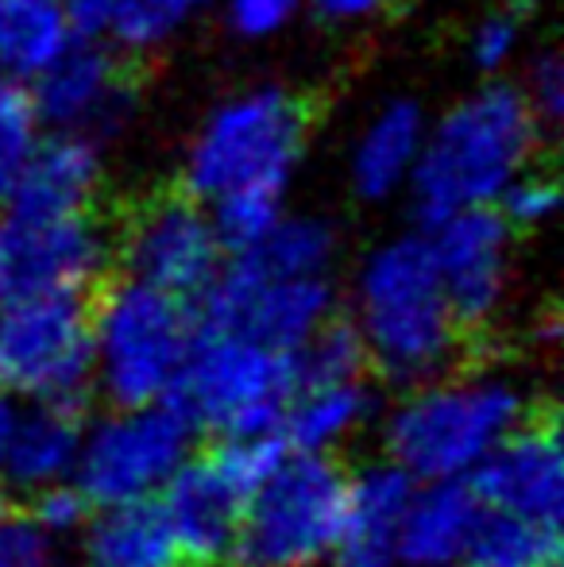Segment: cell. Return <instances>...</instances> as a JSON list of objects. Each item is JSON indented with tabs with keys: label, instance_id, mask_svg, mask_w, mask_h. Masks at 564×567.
<instances>
[{
	"label": "cell",
	"instance_id": "6da1fadb",
	"mask_svg": "<svg viewBox=\"0 0 564 567\" xmlns=\"http://www.w3.org/2000/svg\"><path fill=\"white\" fill-rule=\"evenodd\" d=\"M542 135L545 124L514 82L488 78L468 90L425 124L422 158L407 189L418 217L429 225L449 213L495 205L511 178L534 166Z\"/></svg>",
	"mask_w": 564,
	"mask_h": 567
},
{
	"label": "cell",
	"instance_id": "7a4b0ae2",
	"mask_svg": "<svg viewBox=\"0 0 564 567\" xmlns=\"http://www.w3.org/2000/svg\"><path fill=\"white\" fill-rule=\"evenodd\" d=\"M352 329L368 367L394 386H414L452 371L464 340L425 236H387L360 259L352 278Z\"/></svg>",
	"mask_w": 564,
	"mask_h": 567
},
{
	"label": "cell",
	"instance_id": "3957f363",
	"mask_svg": "<svg viewBox=\"0 0 564 567\" xmlns=\"http://www.w3.org/2000/svg\"><path fill=\"white\" fill-rule=\"evenodd\" d=\"M314 116L294 90L256 82L225 93L182 147V186L202 205L252 197L286 205L309 147Z\"/></svg>",
	"mask_w": 564,
	"mask_h": 567
},
{
	"label": "cell",
	"instance_id": "277c9868",
	"mask_svg": "<svg viewBox=\"0 0 564 567\" xmlns=\"http://www.w3.org/2000/svg\"><path fill=\"white\" fill-rule=\"evenodd\" d=\"M402 390L407 394L383 417V449L418 483L468 478L530 417L526 390L506 371H444Z\"/></svg>",
	"mask_w": 564,
	"mask_h": 567
},
{
	"label": "cell",
	"instance_id": "5b68a950",
	"mask_svg": "<svg viewBox=\"0 0 564 567\" xmlns=\"http://www.w3.org/2000/svg\"><path fill=\"white\" fill-rule=\"evenodd\" d=\"M197 340V313L186 298L121 278L90 309L93 390L109 405L166 402Z\"/></svg>",
	"mask_w": 564,
	"mask_h": 567
},
{
	"label": "cell",
	"instance_id": "8992f818",
	"mask_svg": "<svg viewBox=\"0 0 564 567\" xmlns=\"http://www.w3.org/2000/svg\"><path fill=\"white\" fill-rule=\"evenodd\" d=\"M348 502V471L332 455L290 452L252 491L236 533V567L329 564Z\"/></svg>",
	"mask_w": 564,
	"mask_h": 567
},
{
	"label": "cell",
	"instance_id": "52a82bcc",
	"mask_svg": "<svg viewBox=\"0 0 564 567\" xmlns=\"http://www.w3.org/2000/svg\"><path fill=\"white\" fill-rule=\"evenodd\" d=\"M290 390V351L197 324V340L166 402L205 433H271L279 429Z\"/></svg>",
	"mask_w": 564,
	"mask_h": 567
},
{
	"label": "cell",
	"instance_id": "ba28073f",
	"mask_svg": "<svg viewBox=\"0 0 564 567\" xmlns=\"http://www.w3.org/2000/svg\"><path fill=\"white\" fill-rule=\"evenodd\" d=\"M197 429L174 402L113 405L105 417L85 421L74 483L93 509L158 498L166 478L194 455Z\"/></svg>",
	"mask_w": 564,
	"mask_h": 567
},
{
	"label": "cell",
	"instance_id": "9c48e42d",
	"mask_svg": "<svg viewBox=\"0 0 564 567\" xmlns=\"http://www.w3.org/2000/svg\"><path fill=\"white\" fill-rule=\"evenodd\" d=\"M0 386L23 402H85L93 343L82 298L59 293L0 306Z\"/></svg>",
	"mask_w": 564,
	"mask_h": 567
},
{
	"label": "cell",
	"instance_id": "30bf717a",
	"mask_svg": "<svg viewBox=\"0 0 564 567\" xmlns=\"http://www.w3.org/2000/svg\"><path fill=\"white\" fill-rule=\"evenodd\" d=\"M197 324L294 351L309 332L337 317L332 275H283L236 251L202 293Z\"/></svg>",
	"mask_w": 564,
	"mask_h": 567
},
{
	"label": "cell",
	"instance_id": "8fae6325",
	"mask_svg": "<svg viewBox=\"0 0 564 567\" xmlns=\"http://www.w3.org/2000/svg\"><path fill=\"white\" fill-rule=\"evenodd\" d=\"M113 236L85 213L12 209L0 220V306L20 298H85L109 275Z\"/></svg>",
	"mask_w": 564,
	"mask_h": 567
},
{
	"label": "cell",
	"instance_id": "7c38bea8",
	"mask_svg": "<svg viewBox=\"0 0 564 567\" xmlns=\"http://www.w3.org/2000/svg\"><path fill=\"white\" fill-rule=\"evenodd\" d=\"M124 267L132 278L174 298H202L217 270L225 267V244L213 225L209 205L189 194H166L143 202L121 231Z\"/></svg>",
	"mask_w": 564,
	"mask_h": 567
},
{
	"label": "cell",
	"instance_id": "4fadbf2b",
	"mask_svg": "<svg viewBox=\"0 0 564 567\" xmlns=\"http://www.w3.org/2000/svg\"><path fill=\"white\" fill-rule=\"evenodd\" d=\"M425 244L452 313L464 329H488L514 286V228L488 209H460L425 225Z\"/></svg>",
	"mask_w": 564,
	"mask_h": 567
},
{
	"label": "cell",
	"instance_id": "5bb4252c",
	"mask_svg": "<svg viewBox=\"0 0 564 567\" xmlns=\"http://www.w3.org/2000/svg\"><path fill=\"white\" fill-rule=\"evenodd\" d=\"M31 85L39 120L59 132H85L101 140L124 132L136 116V85L124 74L116 51L98 39H74Z\"/></svg>",
	"mask_w": 564,
	"mask_h": 567
},
{
	"label": "cell",
	"instance_id": "9a60e30c",
	"mask_svg": "<svg viewBox=\"0 0 564 567\" xmlns=\"http://www.w3.org/2000/svg\"><path fill=\"white\" fill-rule=\"evenodd\" d=\"M468 483L488 509H511V514L561 522L564 444L557 421L530 413L519 429H511L495 449L483 455L480 467L468 475Z\"/></svg>",
	"mask_w": 564,
	"mask_h": 567
},
{
	"label": "cell",
	"instance_id": "2e32d148",
	"mask_svg": "<svg viewBox=\"0 0 564 567\" xmlns=\"http://www.w3.org/2000/svg\"><path fill=\"white\" fill-rule=\"evenodd\" d=\"M252 491L236 483L213 452L189 455L158 491L166 522L174 529L182 556L189 567H217L233 560L236 533L244 522Z\"/></svg>",
	"mask_w": 564,
	"mask_h": 567
},
{
	"label": "cell",
	"instance_id": "e0dca14e",
	"mask_svg": "<svg viewBox=\"0 0 564 567\" xmlns=\"http://www.w3.org/2000/svg\"><path fill=\"white\" fill-rule=\"evenodd\" d=\"M429 116L414 97H387L356 124L345 151L348 189L363 205H387L410 189Z\"/></svg>",
	"mask_w": 564,
	"mask_h": 567
},
{
	"label": "cell",
	"instance_id": "ac0fdd59",
	"mask_svg": "<svg viewBox=\"0 0 564 567\" xmlns=\"http://www.w3.org/2000/svg\"><path fill=\"white\" fill-rule=\"evenodd\" d=\"M418 478L394 460H376L348 475L340 537L329 553L332 567H402L399 533Z\"/></svg>",
	"mask_w": 564,
	"mask_h": 567
},
{
	"label": "cell",
	"instance_id": "d6986e66",
	"mask_svg": "<svg viewBox=\"0 0 564 567\" xmlns=\"http://www.w3.org/2000/svg\"><path fill=\"white\" fill-rule=\"evenodd\" d=\"M105 182V151L98 135L59 132L39 135L8 205L31 213H85Z\"/></svg>",
	"mask_w": 564,
	"mask_h": 567
},
{
	"label": "cell",
	"instance_id": "ffe728a7",
	"mask_svg": "<svg viewBox=\"0 0 564 567\" xmlns=\"http://www.w3.org/2000/svg\"><path fill=\"white\" fill-rule=\"evenodd\" d=\"M483 514L480 494L468 478H429L410 494L402 514V567H449L468 560L475 522Z\"/></svg>",
	"mask_w": 564,
	"mask_h": 567
},
{
	"label": "cell",
	"instance_id": "44dd1931",
	"mask_svg": "<svg viewBox=\"0 0 564 567\" xmlns=\"http://www.w3.org/2000/svg\"><path fill=\"white\" fill-rule=\"evenodd\" d=\"M85 433V402H23L20 425L0 455L8 491L31 494L74 475Z\"/></svg>",
	"mask_w": 564,
	"mask_h": 567
},
{
	"label": "cell",
	"instance_id": "7402d4cb",
	"mask_svg": "<svg viewBox=\"0 0 564 567\" xmlns=\"http://www.w3.org/2000/svg\"><path fill=\"white\" fill-rule=\"evenodd\" d=\"M371 413H376V394L363 379L294 382L279 433L290 452L332 455L368 429Z\"/></svg>",
	"mask_w": 564,
	"mask_h": 567
},
{
	"label": "cell",
	"instance_id": "603a6c76",
	"mask_svg": "<svg viewBox=\"0 0 564 567\" xmlns=\"http://www.w3.org/2000/svg\"><path fill=\"white\" fill-rule=\"evenodd\" d=\"M82 548L90 567H189L155 498L93 509Z\"/></svg>",
	"mask_w": 564,
	"mask_h": 567
},
{
	"label": "cell",
	"instance_id": "cb8c5ba5",
	"mask_svg": "<svg viewBox=\"0 0 564 567\" xmlns=\"http://www.w3.org/2000/svg\"><path fill=\"white\" fill-rule=\"evenodd\" d=\"M74 31L116 54H158L194 20L202 0H62Z\"/></svg>",
	"mask_w": 564,
	"mask_h": 567
},
{
	"label": "cell",
	"instance_id": "d4e9b609",
	"mask_svg": "<svg viewBox=\"0 0 564 567\" xmlns=\"http://www.w3.org/2000/svg\"><path fill=\"white\" fill-rule=\"evenodd\" d=\"M74 39L62 0H0V78L31 85Z\"/></svg>",
	"mask_w": 564,
	"mask_h": 567
},
{
	"label": "cell",
	"instance_id": "484cf974",
	"mask_svg": "<svg viewBox=\"0 0 564 567\" xmlns=\"http://www.w3.org/2000/svg\"><path fill=\"white\" fill-rule=\"evenodd\" d=\"M561 522L483 506L468 560L472 567H561Z\"/></svg>",
	"mask_w": 564,
	"mask_h": 567
},
{
	"label": "cell",
	"instance_id": "4316f807",
	"mask_svg": "<svg viewBox=\"0 0 564 567\" xmlns=\"http://www.w3.org/2000/svg\"><path fill=\"white\" fill-rule=\"evenodd\" d=\"M236 255V251H233ZM256 262L283 275H332L340 255L337 228L317 213H286L252 247H244Z\"/></svg>",
	"mask_w": 564,
	"mask_h": 567
},
{
	"label": "cell",
	"instance_id": "83f0119b",
	"mask_svg": "<svg viewBox=\"0 0 564 567\" xmlns=\"http://www.w3.org/2000/svg\"><path fill=\"white\" fill-rule=\"evenodd\" d=\"M294 382H340V379H363L368 371V351H363L360 332L352 321H329L317 332H309L298 348L290 351Z\"/></svg>",
	"mask_w": 564,
	"mask_h": 567
},
{
	"label": "cell",
	"instance_id": "f1b7e54d",
	"mask_svg": "<svg viewBox=\"0 0 564 567\" xmlns=\"http://www.w3.org/2000/svg\"><path fill=\"white\" fill-rule=\"evenodd\" d=\"M43 135V120L31 101V90L12 78H0V202L8 205L31 151Z\"/></svg>",
	"mask_w": 564,
	"mask_h": 567
},
{
	"label": "cell",
	"instance_id": "f546056e",
	"mask_svg": "<svg viewBox=\"0 0 564 567\" xmlns=\"http://www.w3.org/2000/svg\"><path fill=\"white\" fill-rule=\"evenodd\" d=\"M522 51H526V20L511 8H491L480 20L468 28L464 39V59L475 74L483 78H499L511 66L522 62Z\"/></svg>",
	"mask_w": 564,
	"mask_h": 567
},
{
	"label": "cell",
	"instance_id": "4dcf8cb0",
	"mask_svg": "<svg viewBox=\"0 0 564 567\" xmlns=\"http://www.w3.org/2000/svg\"><path fill=\"white\" fill-rule=\"evenodd\" d=\"M28 522L43 533L47 540H66V537H82L85 522L93 517V502L85 498V491L74 478H59V483H47L39 491L28 494Z\"/></svg>",
	"mask_w": 564,
	"mask_h": 567
},
{
	"label": "cell",
	"instance_id": "1f68e13d",
	"mask_svg": "<svg viewBox=\"0 0 564 567\" xmlns=\"http://www.w3.org/2000/svg\"><path fill=\"white\" fill-rule=\"evenodd\" d=\"M495 209L511 228H526V231L545 228L561 209L557 178L537 171V166H526V171H522L519 178H511V186L499 194Z\"/></svg>",
	"mask_w": 564,
	"mask_h": 567
},
{
	"label": "cell",
	"instance_id": "d6a6232c",
	"mask_svg": "<svg viewBox=\"0 0 564 567\" xmlns=\"http://www.w3.org/2000/svg\"><path fill=\"white\" fill-rule=\"evenodd\" d=\"M306 12V0H221V20L240 43H271Z\"/></svg>",
	"mask_w": 564,
	"mask_h": 567
},
{
	"label": "cell",
	"instance_id": "836d02e7",
	"mask_svg": "<svg viewBox=\"0 0 564 567\" xmlns=\"http://www.w3.org/2000/svg\"><path fill=\"white\" fill-rule=\"evenodd\" d=\"M519 93L545 127H553L564 116V62L553 47L534 51L522 62Z\"/></svg>",
	"mask_w": 564,
	"mask_h": 567
},
{
	"label": "cell",
	"instance_id": "e575fe53",
	"mask_svg": "<svg viewBox=\"0 0 564 567\" xmlns=\"http://www.w3.org/2000/svg\"><path fill=\"white\" fill-rule=\"evenodd\" d=\"M0 567H54V545L20 514L0 517Z\"/></svg>",
	"mask_w": 564,
	"mask_h": 567
},
{
	"label": "cell",
	"instance_id": "d590c367",
	"mask_svg": "<svg viewBox=\"0 0 564 567\" xmlns=\"http://www.w3.org/2000/svg\"><path fill=\"white\" fill-rule=\"evenodd\" d=\"M394 0H306V12H314L325 28H363V23L387 16Z\"/></svg>",
	"mask_w": 564,
	"mask_h": 567
},
{
	"label": "cell",
	"instance_id": "8d00e7d4",
	"mask_svg": "<svg viewBox=\"0 0 564 567\" xmlns=\"http://www.w3.org/2000/svg\"><path fill=\"white\" fill-rule=\"evenodd\" d=\"M20 413H23V398H16L8 386H0V455H4L8 441H12L16 425H20Z\"/></svg>",
	"mask_w": 564,
	"mask_h": 567
},
{
	"label": "cell",
	"instance_id": "74e56055",
	"mask_svg": "<svg viewBox=\"0 0 564 567\" xmlns=\"http://www.w3.org/2000/svg\"><path fill=\"white\" fill-rule=\"evenodd\" d=\"M542 4H545V0H503V8L519 12L522 20H526V16H534V12H542Z\"/></svg>",
	"mask_w": 564,
	"mask_h": 567
},
{
	"label": "cell",
	"instance_id": "f35d334b",
	"mask_svg": "<svg viewBox=\"0 0 564 567\" xmlns=\"http://www.w3.org/2000/svg\"><path fill=\"white\" fill-rule=\"evenodd\" d=\"M8 498H12V491H8V486H4V478H0V517H4V514H12V509H8Z\"/></svg>",
	"mask_w": 564,
	"mask_h": 567
},
{
	"label": "cell",
	"instance_id": "ab89813d",
	"mask_svg": "<svg viewBox=\"0 0 564 567\" xmlns=\"http://www.w3.org/2000/svg\"><path fill=\"white\" fill-rule=\"evenodd\" d=\"M449 567H472V564H449Z\"/></svg>",
	"mask_w": 564,
	"mask_h": 567
},
{
	"label": "cell",
	"instance_id": "60d3db41",
	"mask_svg": "<svg viewBox=\"0 0 564 567\" xmlns=\"http://www.w3.org/2000/svg\"><path fill=\"white\" fill-rule=\"evenodd\" d=\"M82 567H90V564H82Z\"/></svg>",
	"mask_w": 564,
	"mask_h": 567
},
{
	"label": "cell",
	"instance_id": "b9f144b4",
	"mask_svg": "<svg viewBox=\"0 0 564 567\" xmlns=\"http://www.w3.org/2000/svg\"><path fill=\"white\" fill-rule=\"evenodd\" d=\"M202 4H205V0H202Z\"/></svg>",
	"mask_w": 564,
	"mask_h": 567
}]
</instances>
